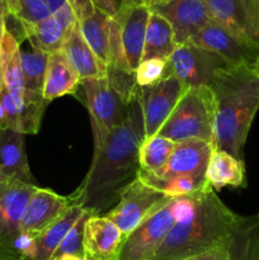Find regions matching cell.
I'll return each mask as SVG.
<instances>
[{"instance_id":"obj_23","label":"cell","mask_w":259,"mask_h":260,"mask_svg":"<svg viewBox=\"0 0 259 260\" xmlns=\"http://www.w3.org/2000/svg\"><path fill=\"white\" fill-rule=\"evenodd\" d=\"M111 24L112 18L96 8L91 14L78 20L83 38L106 66H108L111 55Z\"/></svg>"},{"instance_id":"obj_29","label":"cell","mask_w":259,"mask_h":260,"mask_svg":"<svg viewBox=\"0 0 259 260\" xmlns=\"http://www.w3.org/2000/svg\"><path fill=\"white\" fill-rule=\"evenodd\" d=\"M231 260H259V216L244 217L233 244Z\"/></svg>"},{"instance_id":"obj_21","label":"cell","mask_w":259,"mask_h":260,"mask_svg":"<svg viewBox=\"0 0 259 260\" xmlns=\"http://www.w3.org/2000/svg\"><path fill=\"white\" fill-rule=\"evenodd\" d=\"M81 80L62 51L48 55L42 95L47 102L63 95H76Z\"/></svg>"},{"instance_id":"obj_31","label":"cell","mask_w":259,"mask_h":260,"mask_svg":"<svg viewBox=\"0 0 259 260\" xmlns=\"http://www.w3.org/2000/svg\"><path fill=\"white\" fill-rule=\"evenodd\" d=\"M91 215H94V213L89 210L84 211L81 217L76 221L75 225L66 234V236L61 241V244L56 249L50 260H61V258L68 255L86 256L85 249H84V230H85L86 221Z\"/></svg>"},{"instance_id":"obj_37","label":"cell","mask_w":259,"mask_h":260,"mask_svg":"<svg viewBox=\"0 0 259 260\" xmlns=\"http://www.w3.org/2000/svg\"><path fill=\"white\" fill-rule=\"evenodd\" d=\"M7 18H8V3L7 0H0V45L7 33Z\"/></svg>"},{"instance_id":"obj_39","label":"cell","mask_w":259,"mask_h":260,"mask_svg":"<svg viewBox=\"0 0 259 260\" xmlns=\"http://www.w3.org/2000/svg\"><path fill=\"white\" fill-rule=\"evenodd\" d=\"M61 260H88L86 256H74V255H68L61 258Z\"/></svg>"},{"instance_id":"obj_20","label":"cell","mask_w":259,"mask_h":260,"mask_svg":"<svg viewBox=\"0 0 259 260\" xmlns=\"http://www.w3.org/2000/svg\"><path fill=\"white\" fill-rule=\"evenodd\" d=\"M61 51L81 81L86 79H101L107 76V66L96 57L95 53L85 42L79 29L78 23L69 30Z\"/></svg>"},{"instance_id":"obj_40","label":"cell","mask_w":259,"mask_h":260,"mask_svg":"<svg viewBox=\"0 0 259 260\" xmlns=\"http://www.w3.org/2000/svg\"><path fill=\"white\" fill-rule=\"evenodd\" d=\"M3 84V55H2V46H0V86Z\"/></svg>"},{"instance_id":"obj_30","label":"cell","mask_w":259,"mask_h":260,"mask_svg":"<svg viewBox=\"0 0 259 260\" xmlns=\"http://www.w3.org/2000/svg\"><path fill=\"white\" fill-rule=\"evenodd\" d=\"M47 61L48 53L37 48H32L30 52L20 51L23 80H24V88L28 91L42 94Z\"/></svg>"},{"instance_id":"obj_33","label":"cell","mask_w":259,"mask_h":260,"mask_svg":"<svg viewBox=\"0 0 259 260\" xmlns=\"http://www.w3.org/2000/svg\"><path fill=\"white\" fill-rule=\"evenodd\" d=\"M51 15L55 17L63 27L70 30L78 23L73 7L68 0H45Z\"/></svg>"},{"instance_id":"obj_14","label":"cell","mask_w":259,"mask_h":260,"mask_svg":"<svg viewBox=\"0 0 259 260\" xmlns=\"http://www.w3.org/2000/svg\"><path fill=\"white\" fill-rule=\"evenodd\" d=\"M151 9L141 0H121L116 19L124 56L134 71L139 68L144 55L145 36Z\"/></svg>"},{"instance_id":"obj_16","label":"cell","mask_w":259,"mask_h":260,"mask_svg":"<svg viewBox=\"0 0 259 260\" xmlns=\"http://www.w3.org/2000/svg\"><path fill=\"white\" fill-rule=\"evenodd\" d=\"M126 236L104 215H91L84 230L86 256L94 260H116Z\"/></svg>"},{"instance_id":"obj_10","label":"cell","mask_w":259,"mask_h":260,"mask_svg":"<svg viewBox=\"0 0 259 260\" xmlns=\"http://www.w3.org/2000/svg\"><path fill=\"white\" fill-rule=\"evenodd\" d=\"M187 89L188 86L174 76H168L145 88L137 86L144 117L145 139L157 135Z\"/></svg>"},{"instance_id":"obj_18","label":"cell","mask_w":259,"mask_h":260,"mask_svg":"<svg viewBox=\"0 0 259 260\" xmlns=\"http://www.w3.org/2000/svg\"><path fill=\"white\" fill-rule=\"evenodd\" d=\"M212 151V144L201 140L177 142L167 165L157 177L193 175L206 178V169Z\"/></svg>"},{"instance_id":"obj_5","label":"cell","mask_w":259,"mask_h":260,"mask_svg":"<svg viewBox=\"0 0 259 260\" xmlns=\"http://www.w3.org/2000/svg\"><path fill=\"white\" fill-rule=\"evenodd\" d=\"M80 85L83 86L85 104L90 116L95 154L102 149L109 135L126 118L130 103L134 98L119 90L108 76L86 79L81 81Z\"/></svg>"},{"instance_id":"obj_34","label":"cell","mask_w":259,"mask_h":260,"mask_svg":"<svg viewBox=\"0 0 259 260\" xmlns=\"http://www.w3.org/2000/svg\"><path fill=\"white\" fill-rule=\"evenodd\" d=\"M183 260H231L230 246H220Z\"/></svg>"},{"instance_id":"obj_42","label":"cell","mask_w":259,"mask_h":260,"mask_svg":"<svg viewBox=\"0 0 259 260\" xmlns=\"http://www.w3.org/2000/svg\"><path fill=\"white\" fill-rule=\"evenodd\" d=\"M86 258H88V260H94L93 258H90V256H86Z\"/></svg>"},{"instance_id":"obj_8","label":"cell","mask_w":259,"mask_h":260,"mask_svg":"<svg viewBox=\"0 0 259 260\" xmlns=\"http://www.w3.org/2000/svg\"><path fill=\"white\" fill-rule=\"evenodd\" d=\"M170 200L173 198L150 187L137 175L136 179L119 192L118 202L104 216L116 223L123 235L127 236Z\"/></svg>"},{"instance_id":"obj_1","label":"cell","mask_w":259,"mask_h":260,"mask_svg":"<svg viewBox=\"0 0 259 260\" xmlns=\"http://www.w3.org/2000/svg\"><path fill=\"white\" fill-rule=\"evenodd\" d=\"M144 140V117L136 93L126 118L93 155L83 183L71 193L76 205L94 215L108 212L118 202L119 192L139 175V152Z\"/></svg>"},{"instance_id":"obj_19","label":"cell","mask_w":259,"mask_h":260,"mask_svg":"<svg viewBox=\"0 0 259 260\" xmlns=\"http://www.w3.org/2000/svg\"><path fill=\"white\" fill-rule=\"evenodd\" d=\"M85 208L80 205H73L52 225L28 243L23 250L20 260H50L58 248L66 234L71 230L76 221L81 217Z\"/></svg>"},{"instance_id":"obj_27","label":"cell","mask_w":259,"mask_h":260,"mask_svg":"<svg viewBox=\"0 0 259 260\" xmlns=\"http://www.w3.org/2000/svg\"><path fill=\"white\" fill-rule=\"evenodd\" d=\"M7 29L18 33L22 25L36 24L51 17L45 0H7Z\"/></svg>"},{"instance_id":"obj_26","label":"cell","mask_w":259,"mask_h":260,"mask_svg":"<svg viewBox=\"0 0 259 260\" xmlns=\"http://www.w3.org/2000/svg\"><path fill=\"white\" fill-rule=\"evenodd\" d=\"M139 178H141L146 184L155 188L159 192L164 193L170 198H179L184 196L196 194L202 192L206 188L211 187L210 183L202 177L193 175H174V177H157L150 173L139 172Z\"/></svg>"},{"instance_id":"obj_35","label":"cell","mask_w":259,"mask_h":260,"mask_svg":"<svg viewBox=\"0 0 259 260\" xmlns=\"http://www.w3.org/2000/svg\"><path fill=\"white\" fill-rule=\"evenodd\" d=\"M68 2L73 7L74 13L76 15V20L83 19L86 15L91 14L95 9L91 0H68Z\"/></svg>"},{"instance_id":"obj_13","label":"cell","mask_w":259,"mask_h":260,"mask_svg":"<svg viewBox=\"0 0 259 260\" xmlns=\"http://www.w3.org/2000/svg\"><path fill=\"white\" fill-rule=\"evenodd\" d=\"M211 17L238 37L259 46V0H203Z\"/></svg>"},{"instance_id":"obj_41","label":"cell","mask_w":259,"mask_h":260,"mask_svg":"<svg viewBox=\"0 0 259 260\" xmlns=\"http://www.w3.org/2000/svg\"><path fill=\"white\" fill-rule=\"evenodd\" d=\"M253 70H254V73H255L256 75L259 76V56H258V58H256V61H255V65H254Z\"/></svg>"},{"instance_id":"obj_32","label":"cell","mask_w":259,"mask_h":260,"mask_svg":"<svg viewBox=\"0 0 259 260\" xmlns=\"http://www.w3.org/2000/svg\"><path fill=\"white\" fill-rule=\"evenodd\" d=\"M167 61L161 58H150L140 62L139 68L135 71L136 85L139 88L154 85L165 78L167 71Z\"/></svg>"},{"instance_id":"obj_15","label":"cell","mask_w":259,"mask_h":260,"mask_svg":"<svg viewBox=\"0 0 259 260\" xmlns=\"http://www.w3.org/2000/svg\"><path fill=\"white\" fill-rule=\"evenodd\" d=\"M151 12L169 22L177 45L188 42L213 20L203 0H167L152 7Z\"/></svg>"},{"instance_id":"obj_2","label":"cell","mask_w":259,"mask_h":260,"mask_svg":"<svg viewBox=\"0 0 259 260\" xmlns=\"http://www.w3.org/2000/svg\"><path fill=\"white\" fill-rule=\"evenodd\" d=\"M243 218L226 207L212 187L206 188L195 196L189 212L178 218L151 260H183L231 246Z\"/></svg>"},{"instance_id":"obj_17","label":"cell","mask_w":259,"mask_h":260,"mask_svg":"<svg viewBox=\"0 0 259 260\" xmlns=\"http://www.w3.org/2000/svg\"><path fill=\"white\" fill-rule=\"evenodd\" d=\"M0 179L36 184L25 152V135L9 128L0 129Z\"/></svg>"},{"instance_id":"obj_7","label":"cell","mask_w":259,"mask_h":260,"mask_svg":"<svg viewBox=\"0 0 259 260\" xmlns=\"http://www.w3.org/2000/svg\"><path fill=\"white\" fill-rule=\"evenodd\" d=\"M37 187L0 179V260H20V221Z\"/></svg>"},{"instance_id":"obj_12","label":"cell","mask_w":259,"mask_h":260,"mask_svg":"<svg viewBox=\"0 0 259 260\" xmlns=\"http://www.w3.org/2000/svg\"><path fill=\"white\" fill-rule=\"evenodd\" d=\"M188 42L215 53L233 68L249 66L254 68L259 56V46L238 37L215 20L208 23Z\"/></svg>"},{"instance_id":"obj_25","label":"cell","mask_w":259,"mask_h":260,"mask_svg":"<svg viewBox=\"0 0 259 260\" xmlns=\"http://www.w3.org/2000/svg\"><path fill=\"white\" fill-rule=\"evenodd\" d=\"M68 33L69 30L52 15L36 24L22 25L23 41L28 40L32 48L48 55L61 51Z\"/></svg>"},{"instance_id":"obj_4","label":"cell","mask_w":259,"mask_h":260,"mask_svg":"<svg viewBox=\"0 0 259 260\" xmlns=\"http://www.w3.org/2000/svg\"><path fill=\"white\" fill-rule=\"evenodd\" d=\"M216 102L208 86L188 88L157 135L173 142L201 140L212 144Z\"/></svg>"},{"instance_id":"obj_36","label":"cell","mask_w":259,"mask_h":260,"mask_svg":"<svg viewBox=\"0 0 259 260\" xmlns=\"http://www.w3.org/2000/svg\"><path fill=\"white\" fill-rule=\"evenodd\" d=\"M96 9L102 10L108 17L114 18L118 12V3L117 0H91Z\"/></svg>"},{"instance_id":"obj_38","label":"cell","mask_w":259,"mask_h":260,"mask_svg":"<svg viewBox=\"0 0 259 260\" xmlns=\"http://www.w3.org/2000/svg\"><path fill=\"white\" fill-rule=\"evenodd\" d=\"M141 2H144L146 5H149V8L151 9L152 7H155V5H159V4H163V3L167 2V0H141Z\"/></svg>"},{"instance_id":"obj_11","label":"cell","mask_w":259,"mask_h":260,"mask_svg":"<svg viewBox=\"0 0 259 260\" xmlns=\"http://www.w3.org/2000/svg\"><path fill=\"white\" fill-rule=\"evenodd\" d=\"M73 205V196H60L51 189L36 188L28 200L20 221V244L22 253L29 241L52 225Z\"/></svg>"},{"instance_id":"obj_22","label":"cell","mask_w":259,"mask_h":260,"mask_svg":"<svg viewBox=\"0 0 259 260\" xmlns=\"http://www.w3.org/2000/svg\"><path fill=\"white\" fill-rule=\"evenodd\" d=\"M206 180L213 190H220L225 187L245 188L244 160H239L222 150H213L206 169Z\"/></svg>"},{"instance_id":"obj_43","label":"cell","mask_w":259,"mask_h":260,"mask_svg":"<svg viewBox=\"0 0 259 260\" xmlns=\"http://www.w3.org/2000/svg\"><path fill=\"white\" fill-rule=\"evenodd\" d=\"M258 216H259V213H258Z\"/></svg>"},{"instance_id":"obj_3","label":"cell","mask_w":259,"mask_h":260,"mask_svg":"<svg viewBox=\"0 0 259 260\" xmlns=\"http://www.w3.org/2000/svg\"><path fill=\"white\" fill-rule=\"evenodd\" d=\"M216 117L213 150H222L244 160V146L259 109V76L249 66L218 71L211 84Z\"/></svg>"},{"instance_id":"obj_9","label":"cell","mask_w":259,"mask_h":260,"mask_svg":"<svg viewBox=\"0 0 259 260\" xmlns=\"http://www.w3.org/2000/svg\"><path fill=\"white\" fill-rule=\"evenodd\" d=\"M226 68H233L215 53L206 51L192 42L178 45L167 61L165 78L174 76L188 88L208 86L216 74Z\"/></svg>"},{"instance_id":"obj_24","label":"cell","mask_w":259,"mask_h":260,"mask_svg":"<svg viewBox=\"0 0 259 260\" xmlns=\"http://www.w3.org/2000/svg\"><path fill=\"white\" fill-rule=\"evenodd\" d=\"M177 46L174 32L169 22L157 13L151 12L147 23L144 55L141 61L150 58L168 60L173 55Z\"/></svg>"},{"instance_id":"obj_28","label":"cell","mask_w":259,"mask_h":260,"mask_svg":"<svg viewBox=\"0 0 259 260\" xmlns=\"http://www.w3.org/2000/svg\"><path fill=\"white\" fill-rule=\"evenodd\" d=\"M174 147L175 142L159 135L145 139L139 152L140 170L157 175L167 165Z\"/></svg>"},{"instance_id":"obj_6","label":"cell","mask_w":259,"mask_h":260,"mask_svg":"<svg viewBox=\"0 0 259 260\" xmlns=\"http://www.w3.org/2000/svg\"><path fill=\"white\" fill-rule=\"evenodd\" d=\"M177 220L178 198H173L124 238L116 260H151Z\"/></svg>"}]
</instances>
